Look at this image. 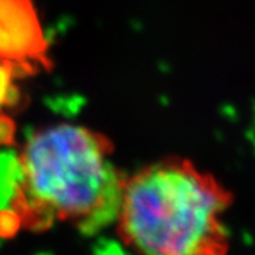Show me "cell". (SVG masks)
<instances>
[{"instance_id":"1","label":"cell","mask_w":255,"mask_h":255,"mask_svg":"<svg viewBox=\"0 0 255 255\" xmlns=\"http://www.w3.org/2000/svg\"><path fill=\"white\" fill-rule=\"evenodd\" d=\"M114 142L90 128L60 124L34 132L18 155L11 199L18 228L68 223L92 236L118 217L127 176L112 162Z\"/></svg>"},{"instance_id":"2","label":"cell","mask_w":255,"mask_h":255,"mask_svg":"<svg viewBox=\"0 0 255 255\" xmlns=\"http://www.w3.org/2000/svg\"><path fill=\"white\" fill-rule=\"evenodd\" d=\"M234 200L214 174L167 156L125 179L117 231L140 254L223 255L230 250L223 216Z\"/></svg>"},{"instance_id":"3","label":"cell","mask_w":255,"mask_h":255,"mask_svg":"<svg viewBox=\"0 0 255 255\" xmlns=\"http://www.w3.org/2000/svg\"><path fill=\"white\" fill-rule=\"evenodd\" d=\"M0 61L14 65L20 73L33 71V61L51 65L31 0H0Z\"/></svg>"},{"instance_id":"5","label":"cell","mask_w":255,"mask_h":255,"mask_svg":"<svg viewBox=\"0 0 255 255\" xmlns=\"http://www.w3.org/2000/svg\"><path fill=\"white\" fill-rule=\"evenodd\" d=\"M13 135V127L9 118H0V143L9 142Z\"/></svg>"},{"instance_id":"4","label":"cell","mask_w":255,"mask_h":255,"mask_svg":"<svg viewBox=\"0 0 255 255\" xmlns=\"http://www.w3.org/2000/svg\"><path fill=\"white\" fill-rule=\"evenodd\" d=\"M20 70L9 63L0 61V107L10 105L13 100H17L16 88L13 87V78Z\"/></svg>"}]
</instances>
